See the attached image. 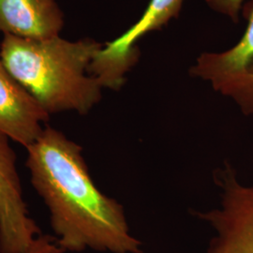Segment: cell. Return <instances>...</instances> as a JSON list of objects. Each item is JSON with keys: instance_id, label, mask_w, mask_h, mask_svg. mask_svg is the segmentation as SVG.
<instances>
[{"instance_id": "1", "label": "cell", "mask_w": 253, "mask_h": 253, "mask_svg": "<svg viewBox=\"0 0 253 253\" xmlns=\"http://www.w3.org/2000/svg\"><path fill=\"white\" fill-rule=\"evenodd\" d=\"M26 149L31 184L49 210L56 243L65 253H143L123 206L94 183L81 145L45 126Z\"/></svg>"}, {"instance_id": "2", "label": "cell", "mask_w": 253, "mask_h": 253, "mask_svg": "<svg viewBox=\"0 0 253 253\" xmlns=\"http://www.w3.org/2000/svg\"><path fill=\"white\" fill-rule=\"evenodd\" d=\"M102 46L91 39L72 42L60 36L29 40L5 35L0 57L49 115L68 111L86 115L102 97V85L89 72Z\"/></svg>"}, {"instance_id": "3", "label": "cell", "mask_w": 253, "mask_h": 253, "mask_svg": "<svg viewBox=\"0 0 253 253\" xmlns=\"http://www.w3.org/2000/svg\"><path fill=\"white\" fill-rule=\"evenodd\" d=\"M213 178L219 189L218 206L192 211L214 232L204 253H253V185L241 183L228 162Z\"/></svg>"}, {"instance_id": "4", "label": "cell", "mask_w": 253, "mask_h": 253, "mask_svg": "<svg viewBox=\"0 0 253 253\" xmlns=\"http://www.w3.org/2000/svg\"><path fill=\"white\" fill-rule=\"evenodd\" d=\"M248 27L231 49L200 54L191 66L192 77L208 82L213 89L235 101L245 116L253 115V5Z\"/></svg>"}, {"instance_id": "5", "label": "cell", "mask_w": 253, "mask_h": 253, "mask_svg": "<svg viewBox=\"0 0 253 253\" xmlns=\"http://www.w3.org/2000/svg\"><path fill=\"white\" fill-rule=\"evenodd\" d=\"M184 0H150L143 16L116 41L104 44L95 56L90 73L103 88L119 90L126 82V74L135 65L139 52L137 42L143 36L165 26L175 18Z\"/></svg>"}, {"instance_id": "6", "label": "cell", "mask_w": 253, "mask_h": 253, "mask_svg": "<svg viewBox=\"0 0 253 253\" xmlns=\"http://www.w3.org/2000/svg\"><path fill=\"white\" fill-rule=\"evenodd\" d=\"M9 142L0 133V253H28L42 233L29 215Z\"/></svg>"}, {"instance_id": "7", "label": "cell", "mask_w": 253, "mask_h": 253, "mask_svg": "<svg viewBox=\"0 0 253 253\" xmlns=\"http://www.w3.org/2000/svg\"><path fill=\"white\" fill-rule=\"evenodd\" d=\"M49 118L0 57V133L27 148L42 134Z\"/></svg>"}, {"instance_id": "8", "label": "cell", "mask_w": 253, "mask_h": 253, "mask_svg": "<svg viewBox=\"0 0 253 253\" xmlns=\"http://www.w3.org/2000/svg\"><path fill=\"white\" fill-rule=\"evenodd\" d=\"M63 12L56 0H0V32L29 40L59 36Z\"/></svg>"}, {"instance_id": "9", "label": "cell", "mask_w": 253, "mask_h": 253, "mask_svg": "<svg viewBox=\"0 0 253 253\" xmlns=\"http://www.w3.org/2000/svg\"><path fill=\"white\" fill-rule=\"evenodd\" d=\"M244 0H206L210 9L237 23Z\"/></svg>"}, {"instance_id": "10", "label": "cell", "mask_w": 253, "mask_h": 253, "mask_svg": "<svg viewBox=\"0 0 253 253\" xmlns=\"http://www.w3.org/2000/svg\"><path fill=\"white\" fill-rule=\"evenodd\" d=\"M28 253H65L56 243L54 236L49 235H39Z\"/></svg>"}]
</instances>
